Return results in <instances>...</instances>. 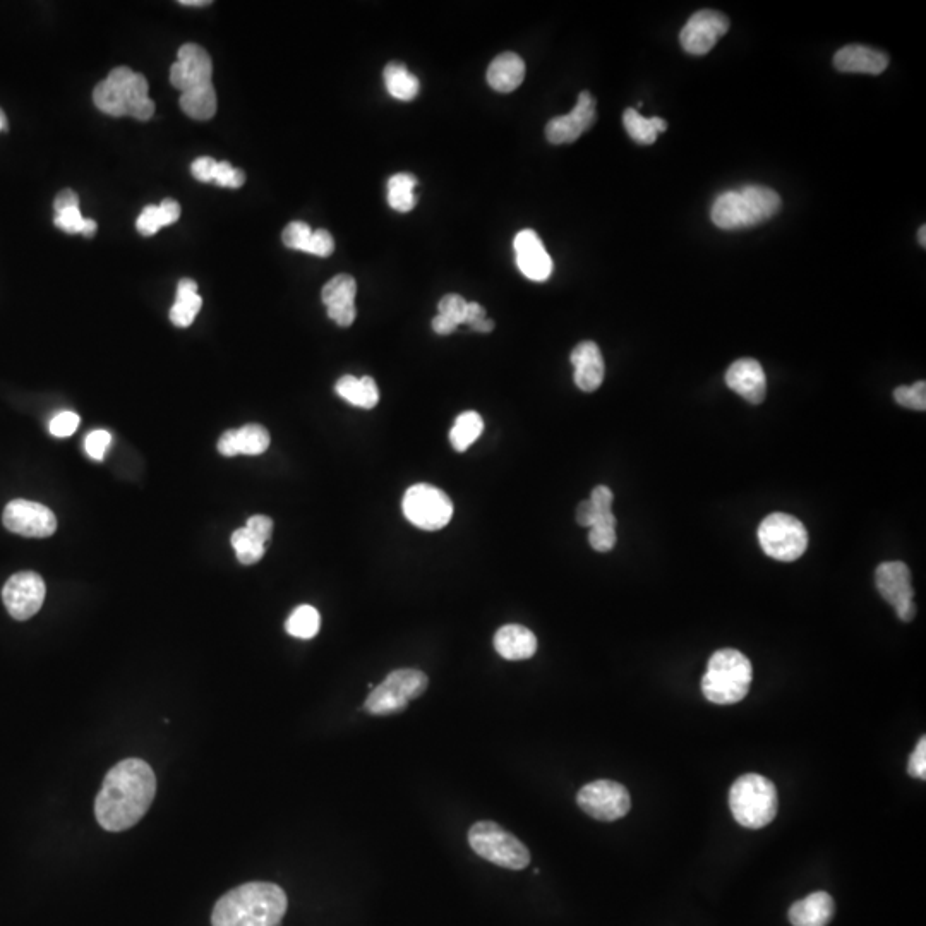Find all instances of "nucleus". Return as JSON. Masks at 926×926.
<instances>
[{
  "label": "nucleus",
  "mask_w": 926,
  "mask_h": 926,
  "mask_svg": "<svg viewBox=\"0 0 926 926\" xmlns=\"http://www.w3.org/2000/svg\"><path fill=\"white\" fill-rule=\"evenodd\" d=\"M157 794V777L139 758H127L109 770L95 801L98 824L109 832L131 829L145 817Z\"/></svg>",
  "instance_id": "1"
},
{
  "label": "nucleus",
  "mask_w": 926,
  "mask_h": 926,
  "mask_svg": "<svg viewBox=\"0 0 926 926\" xmlns=\"http://www.w3.org/2000/svg\"><path fill=\"white\" fill-rule=\"evenodd\" d=\"M287 913V896L270 882H249L227 892L211 913L213 926H278Z\"/></svg>",
  "instance_id": "2"
},
{
  "label": "nucleus",
  "mask_w": 926,
  "mask_h": 926,
  "mask_svg": "<svg viewBox=\"0 0 926 926\" xmlns=\"http://www.w3.org/2000/svg\"><path fill=\"white\" fill-rule=\"evenodd\" d=\"M781 208V196L774 189L750 184L719 194L710 210V218L719 229L743 230L776 217Z\"/></svg>",
  "instance_id": "3"
},
{
  "label": "nucleus",
  "mask_w": 926,
  "mask_h": 926,
  "mask_svg": "<svg viewBox=\"0 0 926 926\" xmlns=\"http://www.w3.org/2000/svg\"><path fill=\"white\" fill-rule=\"evenodd\" d=\"M752 681V662L745 654L734 649L717 650L710 657L702 692L712 704H738L750 692Z\"/></svg>",
  "instance_id": "4"
},
{
  "label": "nucleus",
  "mask_w": 926,
  "mask_h": 926,
  "mask_svg": "<svg viewBox=\"0 0 926 926\" xmlns=\"http://www.w3.org/2000/svg\"><path fill=\"white\" fill-rule=\"evenodd\" d=\"M729 808L741 827H767L776 818L779 808L776 786L758 774L738 777L729 791Z\"/></svg>",
  "instance_id": "5"
},
{
  "label": "nucleus",
  "mask_w": 926,
  "mask_h": 926,
  "mask_svg": "<svg viewBox=\"0 0 926 926\" xmlns=\"http://www.w3.org/2000/svg\"><path fill=\"white\" fill-rule=\"evenodd\" d=\"M472 851L494 865L508 870H524L530 863V853L524 842L506 832L496 822H477L469 830Z\"/></svg>",
  "instance_id": "6"
},
{
  "label": "nucleus",
  "mask_w": 926,
  "mask_h": 926,
  "mask_svg": "<svg viewBox=\"0 0 926 926\" xmlns=\"http://www.w3.org/2000/svg\"><path fill=\"white\" fill-rule=\"evenodd\" d=\"M427 685L429 678L419 669H397L369 693L364 707L373 716L398 714L409 705L412 698L421 697Z\"/></svg>",
  "instance_id": "7"
},
{
  "label": "nucleus",
  "mask_w": 926,
  "mask_h": 926,
  "mask_svg": "<svg viewBox=\"0 0 926 926\" xmlns=\"http://www.w3.org/2000/svg\"><path fill=\"white\" fill-rule=\"evenodd\" d=\"M758 542L764 553L777 561H796L808 548V532L798 518L772 513L758 527Z\"/></svg>",
  "instance_id": "8"
},
{
  "label": "nucleus",
  "mask_w": 926,
  "mask_h": 926,
  "mask_svg": "<svg viewBox=\"0 0 926 926\" xmlns=\"http://www.w3.org/2000/svg\"><path fill=\"white\" fill-rule=\"evenodd\" d=\"M403 515L417 529H443L453 517V503L448 494L431 484H415L407 489L402 501Z\"/></svg>",
  "instance_id": "9"
},
{
  "label": "nucleus",
  "mask_w": 926,
  "mask_h": 926,
  "mask_svg": "<svg viewBox=\"0 0 926 926\" xmlns=\"http://www.w3.org/2000/svg\"><path fill=\"white\" fill-rule=\"evenodd\" d=\"M577 803L587 815L601 822H616L632 808L628 789L620 782L599 779L580 789Z\"/></svg>",
  "instance_id": "10"
},
{
  "label": "nucleus",
  "mask_w": 926,
  "mask_h": 926,
  "mask_svg": "<svg viewBox=\"0 0 926 926\" xmlns=\"http://www.w3.org/2000/svg\"><path fill=\"white\" fill-rule=\"evenodd\" d=\"M875 584H877L880 596L896 609L899 620L906 621V623L913 620L916 616V604H914L911 572L906 563L902 561L882 563L875 572Z\"/></svg>",
  "instance_id": "11"
},
{
  "label": "nucleus",
  "mask_w": 926,
  "mask_h": 926,
  "mask_svg": "<svg viewBox=\"0 0 926 926\" xmlns=\"http://www.w3.org/2000/svg\"><path fill=\"white\" fill-rule=\"evenodd\" d=\"M47 587L35 572L14 573L2 589V601L14 620L26 621L42 609Z\"/></svg>",
  "instance_id": "12"
},
{
  "label": "nucleus",
  "mask_w": 926,
  "mask_h": 926,
  "mask_svg": "<svg viewBox=\"0 0 926 926\" xmlns=\"http://www.w3.org/2000/svg\"><path fill=\"white\" fill-rule=\"evenodd\" d=\"M2 522L9 532L35 539L54 536L57 529L54 512L35 501L14 500L7 503Z\"/></svg>",
  "instance_id": "13"
},
{
  "label": "nucleus",
  "mask_w": 926,
  "mask_h": 926,
  "mask_svg": "<svg viewBox=\"0 0 926 926\" xmlns=\"http://www.w3.org/2000/svg\"><path fill=\"white\" fill-rule=\"evenodd\" d=\"M728 16L714 11L702 9L688 19V23L681 30L680 42L685 52L692 55L709 54L716 47L729 30Z\"/></svg>",
  "instance_id": "14"
},
{
  "label": "nucleus",
  "mask_w": 926,
  "mask_h": 926,
  "mask_svg": "<svg viewBox=\"0 0 926 926\" xmlns=\"http://www.w3.org/2000/svg\"><path fill=\"white\" fill-rule=\"evenodd\" d=\"M213 62L208 52L196 43H186L179 49L177 61L170 67V83L181 90H193L211 85Z\"/></svg>",
  "instance_id": "15"
},
{
  "label": "nucleus",
  "mask_w": 926,
  "mask_h": 926,
  "mask_svg": "<svg viewBox=\"0 0 926 926\" xmlns=\"http://www.w3.org/2000/svg\"><path fill=\"white\" fill-rule=\"evenodd\" d=\"M596 98L590 91L578 95L577 105L570 114L554 117L546 126V138L553 145H566L577 141L596 122Z\"/></svg>",
  "instance_id": "16"
},
{
  "label": "nucleus",
  "mask_w": 926,
  "mask_h": 926,
  "mask_svg": "<svg viewBox=\"0 0 926 926\" xmlns=\"http://www.w3.org/2000/svg\"><path fill=\"white\" fill-rule=\"evenodd\" d=\"M517 265L525 277L534 282H546L553 273V259L549 256L541 237L534 230H522L515 237Z\"/></svg>",
  "instance_id": "17"
},
{
  "label": "nucleus",
  "mask_w": 926,
  "mask_h": 926,
  "mask_svg": "<svg viewBox=\"0 0 926 926\" xmlns=\"http://www.w3.org/2000/svg\"><path fill=\"white\" fill-rule=\"evenodd\" d=\"M355 294H357V283L350 275H337L331 278L321 290V299L325 302L328 316L338 326L347 328L357 318Z\"/></svg>",
  "instance_id": "18"
},
{
  "label": "nucleus",
  "mask_w": 926,
  "mask_h": 926,
  "mask_svg": "<svg viewBox=\"0 0 926 926\" xmlns=\"http://www.w3.org/2000/svg\"><path fill=\"white\" fill-rule=\"evenodd\" d=\"M726 385L753 405L764 402L767 395L764 367L755 359L733 362L726 373Z\"/></svg>",
  "instance_id": "19"
},
{
  "label": "nucleus",
  "mask_w": 926,
  "mask_h": 926,
  "mask_svg": "<svg viewBox=\"0 0 926 926\" xmlns=\"http://www.w3.org/2000/svg\"><path fill=\"white\" fill-rule=\"evenodd\" d=\"M570 361L575 367V374H573L575 385L580 390L585 391V393H592L602 385L604 374H606V366H604V357H602L601 349L597 347V343L589 342V340L578 343L577 347L573 349L572 355H570Z\"/></svg>",
  "instance_id": "20"
},
{
  "label": "nucleus",
  "mask_w": 926,
  "mask_h": 926,
  "mask_svg": "<svg viewBox=\"0 0 926 926\" xmlns=\"http://www.w3.org/2000/svg\"><path fill=\"white\" fill-rule=\"evenodd\" d=\"M134 71L129 67H115L102 83L93 90V102L103 114L112 117L127 115L126 86L133 78Z\"/></svg>",
  "instance_id": "21"
},
{
  "label": "nucleus",
  "mask_w": 926,
  "mask_h": 926,
  "mask_svg": "<svg viewBox=\"0 0 926 926\" xmlns=\"http://www.w3.org/2000/svg\"><path fill=\"white\" fill-rule=\"evenodd\" d=\"M270 433L259 424H247L239 429H230L218 439V451L223 457L235 455H261L270 446Z\"/></svg>",
  "instance_id": "22"
},
{
  "label": "nucleus",
  "mask_w": 926,
  "mask_h": 926,
  "mask_svg": "<svg viewBox=\"0 0 926 926\" xmlns=\"http://www.w3.org/2000/svg\"><path fill=\"white\" fill-rule=\"evenodd\" d=\"M889 66V57L880 50L865 45H846L834 55V67L841 73L878 74Z\"/></svg>",
  "instance_id": "23"
},
{
  "label": "nucleus",
  "mask_w": 926,
  "mask_h": 926,
  "mask_svg": "<svg viewBox=\"0 0 926 926\" xmlns=\"http://www.w3.org/2000/svg\"><path fill=\"white\" fill-rule=\"evenodd\" d=\"M836 914V902L827 892H813L810 896L794 902L789 909V921L793 926H827Z\"/></svg>",
  "instance_id": "24"
},
{
  "label": "nucleus",
  "mask_w": 926,
  "mask_h": 926,
  "mask_svg": "<svg viewBox=\"0 0 926 926\" xmlns=\"http://www.w3.org/2000/svg\"><path fill=\"white\" fill-rule=\"evenodd\" d=\"M494 649L506 661H525L537 652V638L522 625H505L494 635Z\"/></svg>",
  "instance_id": "25"
},
{
  "label": "nucleus",
  "mask_w": 926,
  "mask_h": 926,
  "mask_svg": "<svg viewBox=\"0 0 926 926\" xmlns=\"http://www.w3.org/2000/svg\"><path fill=\"white\" fill-rule=\"evenodd\" d=\"M524 79V59L513 52L498 55L488 69L489 86L500 93H512L524 83Z\"/></svg>",
  "instance_id": "26"
},
{
  "label": "nucleus",
  "mask_w": 926,
  "mask_h": 926,
  "mask_svg": "<svg viewBox=\"0 0 926 926\" xmlns=\"http://www.w3.org/2000/svg\"><path fill=\"white\" fill-rule=\"evenodd\" d=\"M335 391L338 397H342L345 402L359 409H374L379 402L378 385L371 376H364V378L342 376L335 385Z\"/></svg>",
  "instance_id": "27"
},
{
  "label": "nucleus",
  "mask_w": 926,
  "mask_h": 926,
  "mask_svg": "<svg viewBox=\"0 0 926 926\" xmlns=\"http://www.w3.org/2000/svg\"><path fill=\"white\" fill-rule=\"evenodd\" d=\"M201 306H203V299L199 297L198 285L191 278H184L177 285V297H175L174 306L170 309V321L179 328H187L193 325Z\"/></svg>",
  "instance_id": "28"
},
{
  "label": "nucleus",
  "mask_w": 926,
  "mask_h": 926,
  "mask_svg": "<svg viewBox=\"0 0 926 926\" xmlns=\"http://www.w3.org/2000/svg\"><path fill=\"white\" fill-rule=\"evenodd\" d=\"M181 109L194 121H210L217 114V93L211 85L198 86L181 95Z\"/></svg>",
  "instance_id": "29"
},
{
  "label": "nucleus",
  "mask_w": 926,
  "mask_h": 926,
  "mask_svg": "<svg viewBox=\"0 0 926 926\" xmlns=\"http://www.w3.org/2000/svg\"><path fill=\"white\" fill-rule=\"evenodd\" d=\"M623 124H625L628 136L637 141L638 145H654L657 136L668 129V122L661 117H644L638 114L635 109H626L623 114Z\"/></svg>",
  "instance_id": "30"
},
{
  "label": "nucleus",
  "mask_w": 926,
  "mask_h": 926,
  "mask_svg": "<svg viewBox=\"0 0 926 926\" xmlns=\"http://www.w3.org/2000/svg\"><path fill=\"white\" fill-rule=\"evenodd\" d=\"M383 76H385L386 90L391 97L402 100V102H410L419 95V90H421L419 79L415 78L414 74L410 73L409 69L400 62H390L385 67Z\"/></svg>",
  "instance_id": "31"
},
{
  "label": "nucleus",
  "mask_w": 926,
  "mask_h": 926,
  "mask_svg": "<svg viewBox=\"0 0 926 926\" xmlns=\"http://www.w3.org/2000/svg\"><path fill=\"white\" fill-rule=\"evenodd\" d=\"M482 431H484V421H482L481 414H477L474 410L463 412L458 415L457 421L451 427V446L460 453L467 451L477 439L481 438Z\"/></svg>",
  "instance_id": "32"
},
{
  "label": "nucleus",
  "mask_w": 926,
  "mask_h": 926,
  "mask_svg": "<svg viewBox=\"0 0 926 926\" xmlns=\"http://www.w3.org/2000/svg\"><path fill=\"white\" fill-rule=\"evenodd\" d=\"M417 179L412 174H397L388 181V205L393 210L409 213L417 205L414 189Z\"/></svg>",
  "instance_id": "33"
},
{
  "label": "nucleus",
  "mask_w": 926,
  "mask_h": 926,
  "mask_svg": "<svg viewBox=\"0 0 926 926\" xmlns=\"http://www.w3.org/2000/svg\"><path fill=\"white\" fill-rule=\"evenodd\" d=\"M319 626H321V618H319L318 609L304 604L290 614L289 620L285 623V630L292 637L309 640L318 635Z\"/></svg>",
  "instance_id": "34"
},
{
  "label": "nucleus",
  "mask_w": 926,
  "mask_h": 926,
  "mask_svg": "<svg viewBox=\"0 0 926 926\" xmlns=\"http://www.w3.org/2000/svg\"><path fill=\"white\" fill-rule=\"evenodd\" d=\"M230 541H232V548L235 549V554H237V560L242 565H254L265 556V542L254 536L253 532L247 530L246 527L235 530Z\"/></svg>",
  "instance_id": "35"
},
{
  "label": "nucleus",
  "mask_w": 926,
  "mask_h": 926,
  "mask_svg": "<svg viewBox=\"0 0 926 926\" xmlns=\"http://www.w3.org/2000/svg\"><path fill=\"white\" fill-rule=\"evenodd\" d=\"M894 398L901 407L911 410H926V383L925 381H916L911 386H899L894 391Z\"/></svg>",
  "instance_id": "36"
},
{
  "label": "nucleus",
  "mask_w": 926,
  "mask_h": 926,
  "mask_svg": "<svg viewBox=\"0 0 926 926\" xmlns=\"http://www.w3.org/2000/svg\"><path fill=\"white\" fill-rule=\"evenodd\" d=\"M313 230L304 222H292L285 227L282 234V241L289 249L295 251H306L307 242L311 239Z\"/></svg>",
  "instance_id": "37"
},
{
  "label": "nucleus",
  "mask_w": 926,
  "mask_h": 926,
  "mask_svg": "<svg viewBox=\"0 0 926 926\" xmlns=\"http://www.w3.org/2000/svg\"><path fill=\"white\" fill-rule=\"evenodd\" d=\"M467 304H469V302L465 301L462 295H445V297L439 301V314H441V316H446V318H450L451 321H455V323L460 326L463 321H465Z\"/></svg>",
  "instance_id": "38"
},
{
  "label": "nucleus",
  "mask_w": 926,
  "mask_h": 926,
  "mask_svg": "<svg viewBox=\"0 0 926 926\" xmlns=\"http://www.w3.org/2000/svg\"><path fill=\"white\" fill-rule=\"evenodd\" d=\"M86 218H83L79 208L55 213L54 223L57 229L66 232V234H83L85 229Z\"/></svg>",
  "instance_id": "39"
},
{
  "label": "nucleus",
  "mask_w": 926,
  "mask_h": 926,
  "mask_svg": "<svg viewBox=\"0 0 926 926\" xmlns=\"http://www.w3.org/2000/svg\"><path fill=\"white\" fill-rule=\"evenodd\" d=\"M333 251H335L333 235H331L328 230L319 229L313 230V235H311V239L307 242L306 251H304V253L314 254V256H319V258H328Z\"/></svg>",
  "instance_id": "40"
},
{
  "label": "nucleus",
  "mask_w": 926,
  "mask_h": 926,
  "mask_svg": "<svg viewBox=\"0 0 926 926\" xmlns=\"http://www.w3.org/2000/svg\"><path fill=\"white\" fill-rule=\"evenodd\" d=\"M215 184L220 187H230V189H239L246 182L244 170L234 169L229 162H218L217 172H215Z\"/></svg>",
  "instance_id": "41"
},
{
  "label": "nucleus",
  "mask_w": 926,
  "mask_h": 926,
  "mask_svg": "<svg viewBox=\"0 0 926 926\" xmlns=\"http://www.w3.org/2000/svg\"><path fill=\"white\" fill-rule=\"evenodd\" d=\"M162 227H165V225H163L162 215H160V208L155 205L146 206L145 210L141 211L138 222H136V229H138L139 234L145 235V237L157 234Z\"/></svg>",
  "instance_id": "42"
},
{
  "label": "nucleus",
  "mask_w": 926,
  "mask_h": 926,
  "mask_svg": "<svg viewBox=\"0 0 926 926\" xmlns=\"http://www.w3.org/2000/svg\"><path fill=\"white\" fill-rule=\"evenodd\" d=\"M110 443H112V436L107 431L103 429H98V431H93V433L88 434L85 439V450L88 455H90L93 460H103L107 451H109Z\"/></svg>",
  "instance_id": "43"
},
{
  "label": "nucleus",
  "mask_w": 926,
  "mask_h": 926,
  "mask_svg": "<svg viewBox=\"0 0 926 926\" xmlns=\"http://www.w3.org/2000/svg\"><path fill=\"white\" fill-rule=\"evenodd\" d=\"M79 427V415L74 412H61L50 421V433L55 438H69Z\"/></svg>",
  "instance_id": "44"
},
{
  "label": "nucleus",
  "mask_w": 926,
  "mask_h": 926,
  "mask_svg": "<svg viewBox=\"0 0 926 926\" xmlns=\"http://www.w3.org/2000/svg\"><path fill=\"white\" fill-rule=\"evenodd\" d=\"M908 774L914 779H926V738L923 736L911 753L908 762Z\"/></svg>",
  "instance_id": "45"
},
{
  "label": "nucleus",
  "mask_w": 926,
  "mask_h": 926,
  "mask_svg": "<svg viewBox=\"0 0 926 926\" xmlns=\"http://www.w3.org/2000/svg\"><path fill=\"white\" fill-rule=\"evenodd\" d=\"M217 163V160L211 157L196 158L193 165H191V174H193L194 179L210 184V182L215 181Z\"/></svg>",
  "instance_id": "46"
},
{
  "label": "nucleus",
  "mask_w": 926,
  "mask_h": 926,
  "mask_svg": "<svg viewBox=\"0 0 926 926\" xmlns=\"http://www.w3.org/2000/svg\"><path fill=\"white\" fill-rule=\"evenodd\" d=\"M246 529L251 530L254 536L266 544V542L270 541L271 534H273V520L266 517V515H254V517L247 520Z\"/></svg>",
  "instance_id": "47"
},
{
  "label": "nucleus",
  "mask_w": 926,
  "mask_h": 926,
  "mask_svg": "<svg viewBox=\"0 0 926 926\" xmlns=\"http://www.w3.org/2000/svg\"><path fill=\"white\" fill-rule=\"evenodd\" d=\"M158 208H160L163 225H172L181 217V205L175 199H163Z\"/></svg>",
  "instance_id": "48"
},
{
  "label": "nucleus",
  "mask_w": 926,
  "mask_h": 926,
  "mask_svg": "<svg viewBox=\"0 0 926 926\" xmlns=\"http://www.w3.org/2000/svg\"><path fill=\"white\" fill-rule=\"evenodd\" d=\"M71 208H79V196L78 194L74 193L73 189H64V191H61V193L57 194V198H55V213L71 210Z\"/></svg>",
  "instance_id": "49"
},
{
  "label": "nucleus",
  "mask_w": 926,
  "mask_h": 926,
  "mask_svg": "<svg viewBox=\"0 0 926 926\" xmlns=\"http://www.w3.org/2000/svg\"><path fill=\"white\" fill-rule=\"evenodd\" d=\"M482 319H486V309H484L481 304H477V302H469V304H467V313H465V321H463V323L472 326L482 321Z\"/></svg>",
  "instance_id": "50"
},
{
  "label": "nucleus",
  "mask_w": 926,
  "mask_h": 926,
  "mask_svg": "<svg viewBox=\"0 0 926 926\" xmlns=\"http://www.w3.org/2000/svg\"><path fill=\"white\" fill-rule=\"evenodd\" d=\"M592 520H594V506L590 503V500L582 501L577 508V522L582 525V527H589L592 525Z\"/></svg>",
  "instance_id": "51"
},
{
  "label": "nucleus",
  "mask_w": 926,
  "mask_h": 926,
  "mask_svg": "<svg viewBox=\"0 0 926 926\" xmlns=\"http://www.w3.org/2000/svg\"><path fill=\"white\" fill-rule=\"evenodd\" d=\"M457 328L458 325L455 321H451L450 318L441 316V314H438V316L433 319V330L436 331L438 335H450V333H453Z\"/></svg>",
  "instance_id": "52"
},
{
  "label": "nucleus",
  "mask_w": 926,
  "mask_h": 926,
  "mask_svg": "<svg viewBox=\"0 0 926 926\" xmlns=\"http://www.w3.org/2000/svg\"><path fill=\"white\" fill-rule=\"evenodd\" d=\"M470 328L474 331H479V333H489V331L494 330V321L488 318L482 319V321H479L476 325L470 326Z\"/></svg>",
  "instance_id": "53"
},
{
  "label": "nucleus",
  "mask_w": 926,
  "mask_h": 926,
  "mask_svg": "<svg viewBox=\"0 0 926 926\" xmlns=\"http://www.w3.org/2000/svg\"><path fill=\"white\" fill-rule=\"evenodd\" d=\"M97 230V222H95V220H91V218H86L85 229H83V234L81 235H85V237H90L91 239L93 235L97 234Z\"/></svg>",
  "instance_id": "54"
},
{
  "label": "nucleus",
  "mask_w": 926,
  "mask_h": 926,
  "mask_svg": "<svg viewBox=\"0 0 926 926\" xmlns=\"http://www.w3.org/2000/svg\"><path fill=\"white\" fill-rule=\"evenodd\" d=\"M182 6H210L208 0H182Z\"/></svg>",
  "instance_id": "55"
},
{
  "label": "nucleus",
  "mask_w": 926,
  "mask_h": 926,
  "mask_svg": "<svg viewBox=\"0 0 926 926\" xmlns=\"http://www.w3.org/2000/svg\"><path fill=\"white\" fill-rule=\"evenodd\" d=\"M918 242H920L921 247L926 246V227L921 225L920 232H918Z\"/></svg>",
  "instance_id": "56"
},
{
  "label": "nucleus",
  "mask_w": 926,
  "mask_h": 926,
  "mask_svg": "<svg viewBox=\"0 0 926 926\" xmlns=\"http://www.w3.org/2000/svg\"><path fill=\"white\" fill-rule=\"evenodd\" d=\"M6 129H7L6 115H4V112L0 110V133H2V131H6Z\"/></svg>",
  "instance_id": "57"
}]
</instances>
